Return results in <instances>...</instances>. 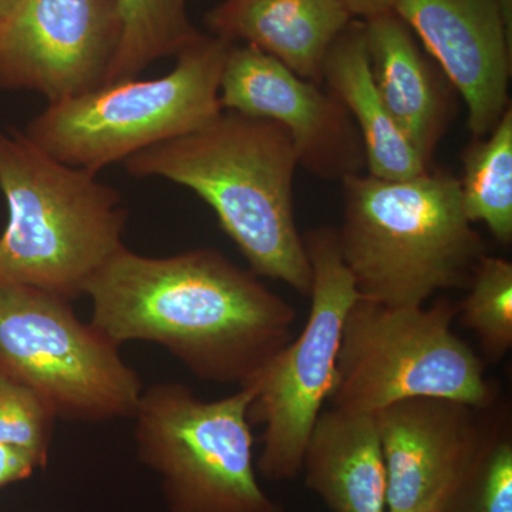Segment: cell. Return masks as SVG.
<instances>
[{
    "instance_id": "6da1fadb",
    "label": "cell",
    "mask_w": 512,
    "mask_h": 512,
    "mask_svg": "<svg viewBox=\"0 0 512 512\" xmlns=\"http://www.w3.org/2000/svg\"><path fill=\"white\" fill-rule=\"evenodd\" d=\"M97 329L156 343L201 380L244 386L293 338L296 311L217 249L165 258L126 247L87 282Z\"/></svg>"
},
{
    "instance_id": "7a4b0ae2",
    "label": "cell",
    "mask_w": 512,
    "mask_h": 512,
    "mask_svg": "<svg viewBox=\"0 0 512 512\" xmlns=\"http://www.w3.org/2000/svg\"><path fill=\"white\" fill-rule=\"evenodd\" d=\"M123 164L134 177L190 188L210 205L249 271L309 296L311 264L293 211L298 154L284 127L224 110L208 126Z\"/></svg>"
},
{
    "instance_id": "3957f363",
    "label": "cell",
    "mask_w": 512,
    "mask_h": 512,
    "mask_svg": "<svg viewBox=\"0 0 512 512\" xmlns=\"http://www.w3.org/2000/svg\"><path fill=\"white\" fill-rule=\"evenodd\" d=\"M342 183L340 252L359 298L413 308L467 289L488 252L464 211L458 178L431 167L404 180L356 174Z\"/></svg>"
},
{
    "instance_id": "277c9868",
    "label": "cell",
    "mask_w": 512,
    "mask_h": 512,
    "mask_svg": "<svg viewBox=\"0 0 512 512\" xmlns=\"http://www.w3.org/2000/svg\"><path fill=\"white\" fill-rule=\"evenodd\" d=\"M0 191L8 205L0 288L32 286L73 302L124 247L127 212L119 191L2 127Z\"/></svg>"
},
{
    "instance_id": "5b68a950",
    "label": "cell",
    "mask_w": 512,
    "mask_h": 512,
    "mask_svg": "<svg viewBox=\"0 0 512 512\" xmlns=\"http://www.w3.org/2000/svg\"><path fill=\"white\" fill-rule=\"evenodd\" d=\"M232 43L201 35L157 79L104 84L47 103L25 136L60 163L99 173L147 148L183 137L221 116L220 87Z\"/></svg>"
},
{
    "instance_id": "8992f818",
    "label": "cell",
    "mask_w": 512,
    "mask_h": 512,
    "mask_svg": "<svg viewBox=\"0 0 512 512\" xmlns=\"http://www.w3.org/2000/svg\"><path fill=\"white\" fill-rule=\"evenodd\" d=\"M458 305L389 308L359 298L345 323L329 402L375 414L412 397H441L488 410L497 393L485 362L453 330Z\"/></svg>"
},
{
    "instance_id": "52a82bcc",
    "label": "cell",
    "mask_w": 512,
    "mask_h": 512,
    "mask_svg": "<svg viewBox=\"0 0 512 512\" xmlns=\"http://www.w3.org/2000/svg\"><path fill=\"white\" fill-rule=\"evenodd\" d=\"M251 383L205 402L183 383L144 387L134 413L140 463L160 478L168 512H284L259 484Z\"/></svg>"
},
{
    "instance_id": "ba28073f",
    "label": "cell",
    "mask_w": 512,
    "mask_h": 512,
    "mask_svg": "<svg viewBox=\"0 0 512 512\" xmlns=\"http://www.w3.org/2000/svg\"><path fill=\"white\" fill-rule=\"evenodd\" d=\"M121 346L72 302L32 286L0 288V375L43 397L57 419L107 423L133 419L144 384Z\"/></svg>"
},
{
    "instance_id": "9c48e42d",
    "label": "cell",
    "mask_w": 512,
    "mask_h": 512,
    "mask_svg": "<svg viewBox=\"0 0 512 512\" xmlns=\"http://www.w3.org/2000/svg\"><path fill=\"white\" fill-rule=\"evenodd\" d=\"M303 242L312 271L308 319L298 338L248 382L255 387L249 423L264 427L256 471L274 483L302 473L306 444L332 392L343 323L359 299L338 229H311Z\"/></svg>"
},
{
    "instance_id": "30bf717a",
    "label": "cell",
    "mask_w": 512,
    "mask_h": 512,
    "mask_svg": "<svg viewBox=\"0 0 512 512\" xmlns=\"http://www.w3.org/2000/svg\"><path fill=\"white\" fill-rule=\"evenodd\" d=\"M120 37L119 0H19L0 23V89L49 103L99 89Z\"/></svg>"
},
{
    "instance_id": "8fae6325",
    "label": "cell",
    "mask_w": 512,
    "mask_h": 512,
    "mask_svg": "<svg viewBox=\"0 0 512 512\" xmlns=\"http://www.w3.org/2000/svg\"><path fill=\"white\" fill-rule=\"evenodd\" d=\"M220 101L222 110L284 127L299 165L322 180L343 181L365 170L362 137L345 107L258 47H229Z\"/></svg>"
},
{
    "instance_id": "7c38bea8",
    "label": "cell",
    "mask_w": 512,
    "mask_h": 512,
    "mask_svg": "<svg viewBox=\"0 0 512 512\" xmlns=\"http://www.w3.org/2000/svg\"><path fill=\"white\" fill-rule=\"evenodd\" d=\"M480 409L412 397L375 413L387 470V512H439L473 466L487 423Z\"/></svg>"
},
{
    "instance_id": "4fadbf2b",
    "label": "cell",
    "mask_w": 512,
    "mask_h": 512,
    "mask_svg": "<svg viewBox=\"0 0 512 512\" xmlns=\"http://www.w3.org/2000/svg\"><path fill=\"white\" fill-rule=\"evenodd\" d=\"M468 111L473 138L491 133L508 107L512 29L497 0H393Z\"/></svg>"
},
{
    "instance_id": "5bb4252c",
    "label": "cell",
    "mask_w": 512,
    "mask_h": 512,
    "mask_svg": "<svg viewBox=\"0 0 512 512\" xmlns=\"http://www.w3.org/2000/svg\"><path fill=\"white\" fill-rule=\"evenodd\" d=\"M373 82L397 128L433 167L453 114V86L393 10L362 20Z\"/></svg>"
},
{
    "instance_id": "9a60e30c",
    "label": "cell",
    "mask_w": 512,
    "mask_h": 512,
    "mask_svg": "<svg viewBox=\"0 0 512 512\" xmlns=\"http://www.w3.org/2000/svg\"><path fill=\"white\" fill-rule=\"evenodd\" d=\"M352 20L340 0H224L205 16L211 35L258 47L319 86L326 53Z\"/></svg>"
},
{
    "instance_id": "2e32d148",
    "label": "cell",
    "mask_w": 512,
    "mask_h": 512,
    "mask_svg": "<svg viewBox=\"0 0 512 512\" xmlns=\"http://www.w3.org/2000/svg\"><path fill=\"white\" fill-rule=\"evenodd\" d=\"M302 471L309 490L332 512H387V470L375 414L322 410Z\"/></svg>"
},
{
    "instance_id": "e0dca14e",
    "label": "cell",
    "mask_w": 512,
    "mask_h": 512,
    "mask_svg": "<svg viewBox=\"0 0 512 512\" xmlns=\"http://www.w3.org/2000/svg\"><path fill=\"white\" fill-rule=\"evenodd\" d=\"M322 84L355 121L370 175L404 180L431 168L397 128L377 92L362 20L353 19L329 47L322 67Z\"/></svg>"
},
{
    "instance_id": "ac0fdd59",
    "label": "cell",
    "mask_w": 512,
    "mask_h": 512,
    "mask_svg": "<svg viewBox=\"0 0 512 512\" xmlns=\"http://www.w3.org/2000/svg\"><path fill=\"white\" fill-rule=\"evenodd\" d=\"M468 220L483 222L501 245L512 242V110L483 138H473L463 153L458 178Z\"/></svg>"
},
{
    "instance_id": "d6986e66",
    "label": "cell",
    "mask_w": 512,
    "mask_h": 512,
    "mask_svg": "<svg viewBox=\"0 0 512 512\" xmlns=\"http://www.w3.org/2000/svg\"><path fill=\"white\" fill-rule=\"evenodd\" d=\"M188 0H119L121 37L106 84L136 79L150 64L177 56L201 35Z\"/></svg>"
},
{
    "instance_id": "ffe728a7",
    "label": "cell",
    "mask_w": 512,
    "mask_h": 512,
    "mask_svg": "<svg viewBox=\"0 0 512 512\" xmlns=\"http://www.w3.org/2000/svg\"><path fill=\"white\" fill-rule=\"evenodd\" d=\"M457 319L476 333L485 360L498 363L512 348V264L485 255L478 264Z\"/></svg>"
},
{
    "instance_id": "44dd1931",
    "label": "cell",
    "mask_w": 512,
    "mask_h": 512,
    "mask_svg": "<svg viewBox=\"0 0 512 512\" xmlns=\"http://www.w3.org/2000/svg\"><path fill=\"white\" fill-rule=\"evenodd\" d=\"M439 512H512V429L507 413L487 423L473 466Z\"/></svg>"
},
{
    "instance_id": "7402d4cb",
    "label": "cell",
    "mask_w": 512,
    "mask_h": 512,
    "mask_svg": "<svg viewBox=\"0 0 512 512\" xmlns=\"http://www.w3.org/2000/svg\"><path fill=\"white\" fill-rule=\"evenodd\" d=\"M57 420L55 410L35 390L0 375V444L28 451L43 470Z\"/></svg>"
},
{
    "instance_id": "603a6c76",
    "label": "cell",
    "mask_w": 512,
    "mask_h": 512,
    "mask_svg": "<svg viewBox=\"0 0 512 512\" xmlns=\"http://www.w3.org/2000/svg\"><path fill=\"white\" fill-rule=\"evenodd\" d=\"M40 466L35 457L19 447L0 444V490L28 480Z\"/></svg>"
},
{
    "instance_id": "cb8c5ba5",
    "label": "cell",
    "mask_w": 512,
    "mask_h": 512,
    "mask_svg": "<svg viewBox=\"0 0 512 512\" xmlns=\"http://www.w3.org/2000/svg\"><path fill=\"white\" fill-rule=\"evenodd\" d=\"M353 19L362 20L392 10L393 0H340Z\"/></svg>"
},
{
    "instance_id": "d4e9b609",
    "label": "cell",
    "mask_w": 512,
    "mask_h": 512,
    "mask_svg": "<svg viewBox=\"0 0 512 512\" xmlns=\"http://www.w3.org/2000/svg\"><path fill=\"white\" fill-rule=\"evenodd\" d=\"M497 3L503 12L505 22L512 29V0H497Z\"/></svg>"
},
{
    "instance_id": "484cf974",
    "label": "cell",
    "mask_w": 512,
    "mask_h": 512,
    "mask_svg": "<svg viewBox=\"0 0 512 512\" xmlns=\"http://www.w3.org/2000/svg\"><path fill=\"white\" fill-rule=\"evenodd\" d=\"M19 0H0V23L5 20L6 16L12 12L13 8L18 5Z\"/></svg>"
}]
</instances>
